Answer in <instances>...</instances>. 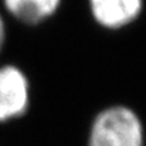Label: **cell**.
<instances>
[{"label": "cell", "instance_id": "277c9868", "mask_svg": "<svg viewBox=\"0 0 146 146\" xmlns=\"http://www.w3.org/2000/svg\"><path fill=\"white\" fill-rule=\"evenodd\" d=\"M63 0H1L0 10L27 27L48 22L59 12Z\"/></svg>", "mask_w": 146, "mask_h": 146}, {"label": "cell", "instance_id": "7a4b0ae2", "mask_svg": "<svg viewBox=\"0 0 146 146\" xmlns=\"http://www.w3.org/2000/svg\"><path fill=\"white\" fill-rule=\"evenodd\" d=\"M30 100V81L25 72L13 64L0 66V124L22 118Z\"/></svg>", "mask_w": 146, "mask_h": 146}, {"label": "cell", "instance_id": "6da1fadb", "mask_svg": "<svg viewBox=\"0 0 146 146\" xmlns=\"http://www.w3.org/2000/svg\"><path fill=\"white\" fill-rule=\"evenodd\" d=\"M86 146H145L141 119L128 106H108L92 119Z\"/></svg>", "mask_w": 146, "mask_h": 146}, {"label": "cell", "instance_id": "3957f363", "mask_svg": "<svg viewBox=\"0 0 146 146\" xmlns=\"http://www.w3.org/2000/svg\"><path fill=\"white\" fill-rule=\"evenodd\" d=\"M86 14L98 27L109 31L135 23L145 8V0H83Z\"/></svg>", "mask_w": 146, "mask_h": 146}, {"label": "cell", "instance_id": "5b68a950", "mask_svg": "<svg viewBox=\"0 0 146 146\" xmlns=\"http://www.w3.org/2000/svg\"><path fill=\"white\" fill-rule=\"evenodd\" d=\"M5 18L4 14L0 10V51H1L3 46H4V41H5Z\"/></svg>", "mask_w": 146, "mask_h": 146}]
</instances>
